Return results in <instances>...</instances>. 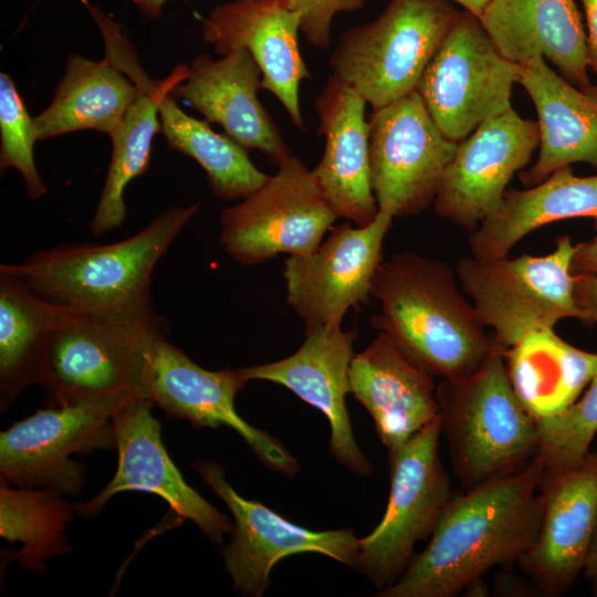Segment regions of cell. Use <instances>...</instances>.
Masks as SVG:
<instances>
[{"instance_id":"cell-10","label":"cell","mask_w":597,"mask_h":597,"mask_svg":"<svg viewBox=\"0 0 597 597\" xmlns=\"http://www.w3.org/2000/svg\"><path fill=\"white\" fill-rule=\"evenodd\" d=\"M336 219L312 170L292 155L258 190L223 209L219 243L247 266L282 253L307 255Z\"/></svg>"},{"instance_id":"cell-20","label":"cell","mask_w":597,"mask_h":597,"mask_svg":"<svg viewBox=\"0 0 597 597\" xmlns=\"http://www.w3.org/2000/svg\"><path fill=\"white\" fill-rule=\"evenodd\" d=\"M301 22L285 0H233L213 8L202 21V38L216 53L250 52L262 74L261 88L280 101L298 127L304 126L300 84L310 77L298 46Z\"/></svg>"},{"instance_id":"cell-12","label":"cell","mask_w":597,"mask_h":597,"mask_svg":"<svg viewBox=\"0 0 597 597\" xmlns=\"http://www.w3.org/2000/svg\"><path fill=\"white\" fill-rule=\"evenodd\" d=\"M369 167L378 210L418 214L434 202L458 144L428 112L418 91L376 109L368 121Z\"/></svg>"},{"instance_id":"cell-15","label":"cell","mask_w":597,"mask_h":597,"mask_svg":"<svg viewBox=\"0 0 597 597\" xmlns=\"http://www.w3.org/2000/svg\"><path fill=\"white\" fill-rule=\"evenodd\" d=\"M247 383L240 369L202 368L163 335L150 355L147 398L167 416L185 419L197 428L233 429L268 469L293 478L300 471L297 459L235 409V396Z\"/></svg>"},{"instance_id":"cell-44","label":"cell","mask_w":597,"mask_h":597,"mask_svg":"<svg viewBox=\"0 0 597 597\" xmlns=\"http://www.w3.org/2000/svg\"><path fill=\"white\" fill-rule=\"evenodd\" d=\"M594 582H595V585H594V588H593V595L597 596V579H594Z\"/></svg>"},{"instance_id":"cell-31","label":"cell","mask_w":597,"mask_h":597,"mask_svg":"<svg viewBox=\"0 0 597 597\" xmlns=\"http://www.w3.org/2000/svg\"><path fill=\"white\" fill-rule=\"evenodd\" d=\"M171 91L159 98V132L170 149L199 164L212 193L221 200H242L263 186L270 176L255 167L248 149L224 133L214 132L206 119L185 113Z\"/></svg>"},{"instance_id":"cell-7","label":"cell","mask_w":597,"mask_h":597,"mask_svg":"<svg viewBox=\"0 0 597 597\" xmlns=\"http://www.w3.org/2000/svg\"><path fill=\"white\" fill-rule=\"evenodd\" d=\"M576 244L569 235L556 240L545 255L478 260L467 256L455 268L458 282L502 350L527 334L554 328L564 318L582 320L574 298L572 271Z\"/></svg>"},{"instance_id":"cell-6","label":"cell","mask_w":597,"mask_h":597,"mask_svg":"<svg viewBox=\"0 0 597 597\" xmlns=\"http://www.w3.org/2000/svg\"><path fill=\"white\" fill-rule=\"evenodd\" d=\"M459 14L446 0H390L377 19L343 34L333 75L373 109L386 106L418 90Z\"/></svg>"},{"instance_id":"cell-23","label":"cell","mask_w":597,"mask_h":597,"mask_svg":"<svg viewBox=\"0 0 597 597\" xmlns=\"http://www.w3.org/2000/svg\"><path fill=\"white\" fill-rule=\"evenodd\" d=\"M349 394L369 412L388 453L440 415L432 376L381 332L363 352L354 355Z\"/></svg>"},{"instance_id":"cell-27","label":"cell","mask_w":597,"mask_h":597,"mask_svg":"<svg viewBox=\"0 0 597 597\" xmlns=\"http://www.w3.org/2000/svg\"><path fill=\"white\" fill-rule=\"evenodd\" d=\"M66 305L29 289L6 263L0 265V409L29 386L44 387L51 350Z\"/></svg>"},{"instance_id":"cell-41","label":"cell","mask_w":597,"mask_h":597,"mask_svg":"<svg viewBox=\"0 0 597 597\" xmlns=\"http://www.w3.org/2000/svg\"><path fill=\"white\" fill-rule=\"evenodd\" d=\"M449 1H453L461 4L465 9V11L479 18L491 0H449Z\"/></svg>"},{"instance_id":"cell-28","label":"cell","mask_w":597,"mask_h":597,"mask_svg":"<svg viewBox=\"0 0 597 597\" xmlns=\"http://www.w3.org/2000/svg\"><path fill=\"white\" fill-rule=\"evenodd\" d=\"M574 218L593 219L597 230V175L579 177L568 166L527 189L505 191L499 208L470 233V252L483 261L507 256L532 231Z\"/></svg>"},{"instance_id":"cell-25","label":"cell","mask_w":597,"mask_h":597,"mask_svg":"<svg viewBox=\"0 0 597 597\" xmlns=\"http://www.w3.org/2000/svg\"><path fill=\"white\" fill-rule=\"evenodd\" d=\"M478 19L511 62L543 57L584 92L591 85L587 35L575 0H491Z\"/></svg>"},{"instance_id":"cell-37","label":"cell","mask_w":597,"mask_h":597,"mask_svg":"<svg viewBox=\"0 0 597 597\" xmlns=\"http://www.w3.org/2000/svg\"><path fill=\"white\" fill-rule=\"evenodd\" d=\"M573 274L597 275V235L576 244L572 263Z\"/></svg>"},{"instance_id":"cell-35","label":"cell","mask_w":597,"mask_h":597,"mask_svg":"<svg viewBox=\"0 0 597 597\" xmlns=\"http://www.w3.org/2000/svg\"><path fill=\"white\" fill-rule=\"evenodd\" d=\"M285 3L301 14V31L307 41L327 49L335 17L362 8L364 0H285Z\"/></svg>"},{"instance_id":"cell-14","label":"cell","mask_w":597,"mask_h":597,"mask_svg":"<svg viewBox=\"0 0 597 597\" xmlns=\"http://www.w3.org/2000/svg\"><path fill=\"white\" fill-rule=\"evenodd\" d=\"M392 219L379 210L366 226L347 221L331 228L312 253L285 259L286 302L305 331L342 327L348 308L368 301Z\"/></svg>"},{"instance_id":"cell-32","label":"cell","mask_w":597,"mask_h":597,"mask_svg":"<svg viewBox=\"0 0 597 597\" xmlns=\"http://www.w3.org/2000/svg\"><path fill=\"white\" fill-rule=\"evenodd\" d=\"M75 512L60 491L0 483V535L11 544L21 543L11 558L25 572L42 575L45 561L72 551L66 528Z\"/></svg>"},{"instance_id":"cell-21","label":"cell","mask_w":597,"mask_h":597,"mask_svg":"<svg viewBox=\"0 0 597 597\" xmlns=\"http://www.w3.org/2000/svg\"><path fill=\"white\" fill-rule=\"evenodd\" d=\"M541 523L517 561L545 596L566 593L584 570L597 524V451L576 468L541 480Z\"/></svg>"},{"instance_id":"cell-30","label":"cell","mask_w":597,"mask_h":597,"mask_svg":"<svg viewBox=\"0 0 597 597\" xmlns=\"http://www.w3.org/2000/svg\"><path fill=\"white\" fill-rule=\"evenodd\" d=\"M138 94L137 85L105 57L71 54L50 105L34 117L36 140L77 130L112 136Z\"/></svg>"},{"instance_id":"cell-39","label":"cell","mask_w":597,"mask_h":597,"mask_svg":"<svg viewBox=\"0 0 597 597\" xmlns=\"http://www.w3.org/2000/svg\"><path fill=\"white\" fill-rule=\"evenodd\" d=\"M586 577L597 579V524L586 557L584 570Z\"/></svg>"},{"instance_id":"cell-13","label":"cell","mask_w":597,"mask_h":597,"mask_svg":"<svg viewBox=\"0 0 597 597\" xmlns=\"http://www.w3.org/2000/svg\"><path fill=\"white\" fill-rule=\"evenodd\" d=\"M192 467L232 515L231 538L222 554L233 589L240 595L263 596L274 565L300 553H318L356 569L359 538L353 530L314 531L294 524L240 495L219 462L200 459Z\"/></svg>"},{"instance_id":"cell-9","label":"cell","mask_w":597,"mask_h":597,"mask_svg":"<svg viewBox=\"0 0 597 597\" xmlns=\"http://www.w3.org/2000/svg\"><path fill=\"white\" fill-rule=\"evenodd\" d=\"M126 402L96 399L50 406L12 423L0 432V483L78 495L86 467L72 455L115 449L113 416Z\"/></svg>"},{"instance_id":"cell-38","label":"cell","mask_w":597,"mask_h":597,"mask_svg":"<svg viewBox=\"0 0 597 597\" xmlns=\"http://www.w3.org/2000/svg\"><path fill=\"white\" fill-rule=\"evenodd\" d=\"M587 23V51L589 66L597 74V0H580Z\"/></svg>"},{"instance_id":"cell-17","label":"cell","mask_w":597,"mask_h":597,"mask_svg":"<svg viewBox=\"0 0 597 597\" xmlns=\"http://www.w3.org/2000/svg\"><path fill=\"white\" fill-rule=\"evenodd\" d=\"M149 398H135L113 416L117 468L113 479L92 500L75 505L84 516L97 514L117 493L140 491L160 496L181 519L190 520L213 543L231 534L229 516L205 500L184 479L161 439L160 422Z\"/></svg>"},{"instance_id":"cell-29","label":"cell","mask_w":597,"mask_h":597,"mask_svg":"<svg viewBox=\"0 0 597 597\" xmlns=\"http://www.w3.org/2000/svg\"><path fill=\"white\" fill-rule=\"evenodd\" d=\"M503 357L511 387L535 421L569 407L597 373V353L570 345L554 328L527 334Z\"/></svg>"},{"instance_id":"cell-24","label":"cell","mask_w":597,"mask_h":597,"mask_svg":"<svg viewBox=\"0 0 597 597\" xmlns=\"http://www.w3.org/2000/svg\"><path fill=\"white\" fill-rule=\"evenodd\" d=\"M366 104L334 75L315 103L325 148L312 172L337 218L358 227L379 211L370 180Z\"/></svg>"},{"instance_id":"cell-43","label":"cell","mask_w":597,"mask_h":597,"mask_svg":"<svg viewBox=\"0 0 597 597\" xmlns=\"http://www.w3.org/2000/svg\"><path fill=\"white\" fill-rule=\"evenodd\" d=\"M585 92L588 93L590 96H593L595 101L597 102V85L591 84L589 88Z\"/></svg>"},{"instance_id":"cell-1","label":"cell","mask_w":597,"mask_h":597,"mask_svg":"<svg viewBox=\"0 0 597 597\" xmlns=\"http://www.w3.org/2000/svg\"><path fill=\"white\" fill-rule=\"evenodd\" d=\"M542 463L454 492L422 552L377 597H454L492 567L519 561L541 523Z\"/></svg>"},{"instance_id":"cell-2","label":"cell","mask_w":597,"mask_h":597,"mask_svg":"<svg viewBox=\"0 0 597 597\" xmlns=\"http://www.w3.org/2000/svg\"><path fill=\"white\" fill-rule=\"evenodd\" d=\"M457 281L446 262L401 252L380 262L370 291L380 305L371 326L432 377L449 381L476 373L498 348Z\"/></svg>"},{"instance_id":"cell-19","label":"cell","mask_w":597,"mask_h":597,"mask_svg":"<svg viewBox=\"0 0 597 597\" xmlns=\"http://www.w3.org/2000/svg\"><path fill=\"white\" fill-rule=\"evenodd\" d=\"M355 339V331L317 327L305 331L304 342L292 355L240 370L248 381L279 384L318 409L329 422L334 459L350 472L367 476L373 465L356 442L345 402Z\"/></svg>"},{"instance_id":"cell-26","label":"cell","mask_w":597,"mask_h":597,"mask_svg":"<svg viewBox=\"0 0 597 597\" xmlns=\"http://www.w3.org/2000/svg\"><path fill=\"white\" fill-rule=\"evenodd\" d=\"M537 113L540 153L535 164L520 174L532 187L554 171L575 163L597 168V102L555 73L543 57L521 64L519 78Z\"/></svg>"},{"instance_id":"cell-11","label":"cell","mask_w":597,"mask_h":597,"mask_svg":"<svg viewBox=\"0 0 597 597\" xmlns=\"http://www.w3.org/2000/svg\"><path fill=\"white\" fill-rule=\"evenodd\" d=\"M521 64L505 59L480 20L460 13L426 69L418 92L441 132L460 143L484 121L512 107Z\"/></svg>"},{"instance_id":"cell-3","label":"cell","mask_w":597,"mask_h":597,"mask_svg":"<svg viewBox=\"0 0 597 597\" xmlns=\"http://www.w3.org/2000/svg\"><path fill=\"white\" fill-rule=\"evenodd\" d=\"M199 209L169 207L136 234L108 244H60L6 263L36 294L71 310L101 316L153 315L156 264Z\"/></svg>"},{"instance_id":"cell-36","label":"cell","mask_w":597,"mask_h":597,"mask_svg":"<svg viewBox=\"0 0 597 597\" xmlns=\"http://www.w3.org/2000/svg\"><path fill=\"white\" fill-rule=\"evenodd\" d=\"M574 298L582 314L580 321L597 324V275L576 274Z\"/></svg>"},{"instance_id":"cell-16","label":"cell","mask_w":597,"mask_h":597,"mask_svg":"<svg viewBox=\"0 0 597 597\" xmlns=\"http://www.w3.org/2000/svg\"><path fill=\"white\" fill-rule=\"evenodd\" d=\"M538 145L537 122L513 108L484 121L458 144L433 202L436 213L473 232L499 208L506 186Z\"/></svg>"},{"instance_id":"cell-22","label":"cell","mask_w":597,"mask_h":597,"mask_svg":"<svg viewBox=\"0 0 597 597\" xmlns=\"http://www.w3.org/2000/svg\"><path fill=\"white\" fill-rule=\"evenodd\" d=\"M261 77L260 67L245 49L233 50L218 60L200 54L171 95L207 122L220 125L242 147L262 151L279 167L292 154L258 98Z\"/></svg>"},{"instance_id":"cell-34","label":"cell","mask_w":597,"mask_h":597,"mask_svg":"<svg viewBox=\"0 0 597 597\" xmlns=\"http://www.w3.org/2000/svg\"><path fill=\"white\" fill-rule=\"evenodd\" d=\"M0 167L14 168L23 178L27 196L34 200L48 192L34 161V117L29 115L14 82L0 73Z\"/></svg>"},{"instance_id":"cell-5","label":"cell","mask_w":597,"mask_h":597,"mask_svg":"<svg viewBox=\"0 0 597 597\" xmlns=\"http://www.w3.org/2000/svg\"><path fill=\"white\" fill-rule=\"evenodd\" d=\"M163 335V320L155 313L119 318L67 307L51 350V376L43 387L48 401L61 406L147 398L150 355Z\"/></svg>"},{"instance_id":"cell-33","label":"cell","mask_w":597,"mask_h":597,"mask_svg":"<svg viewBox=\"0 0 597 597\" xmlns=\"http://www.w3.org/2000/svg\"><path fill=\"white\" fill-rule=\"evenodd\" d=\"M542 480L579 465L597 434V373L583 394L565 410L536 421Z\"/></svg>"},{"instance_id":"cell-8","label":"cell","mask_w":597,"mask_h":597,"mask_svg":"<svg viewBox=\"0 0 597 597\" xmlns=\"http://www.w3.org/2000/svg\"><path fill=\"white\" fill-rule=\"evenodd\" d=\"M440 416L396 451L388 453L390 493L378 525L359 538L356 570L384 589L413 557L418 542L430 538L453 495L440 458Z\"/></svg>"},{"instance_id":"cell-40","label":"cell","mask_w":597,"mask_h":597,"mask_svg":"<svg viewBox=\"0 0 597 597\" xmlns=\"http://www.w3.org/2000/svg\"><path fill=\"white\" fill-rule=\"evenodd\" d=\"M167 0H133L143 15L154 19L157 18Z\"/></svg>"},{"instance_id":"cell-42","label":"cell","mask_w":597,"mask_h":597,"mask_svg":"<svg viewBox=\"0 0 597 597\" xmlns=\"http://www.w3.org/2000/svg\"><path fill=\"white\" fill-rule=\"evenodd\" d=\"M463 593H467L468 596H485L488 595V588L486 585L483 582V577L476 579L472 584H470Z\"/></svg>"},{"instance_id":"cell-4","label":"cell","mask_w":597,"mask_h":597,"mask_svg":"<svg viewBox=\"0 0 597 597\" xmlns=\"http://www.w3.org/2000/svg\"><path fill=\"white\" fill-rule=\"evenodd\" d=\"M441 434L453 471L465 489L511 472L537 451L536 421L509 381L498 347L473 375L437 388Z\"/></svg>"},{"instance_id":"cell-18","label":"cell","mask_w":597,"mask_h":597,"mask_svg":"<svg viewBox=\"0 0 597 597\" xmlns=\"http://www.w3.org/2000/svg\"><path fill=\"white\" fill-rule=\"evenodd\" d=\"M93 20L104 41V57L139 88L121 126L111 136V160L90 222V231L100 237L119 229L125 221V189L133 179L147 171L153 140L160 130L159 98L187 76L188 66L178 65L167 77L155 81L140 65L135 48L118 22L102 10L93 13Z\"/></svg>"}]
</instances>
